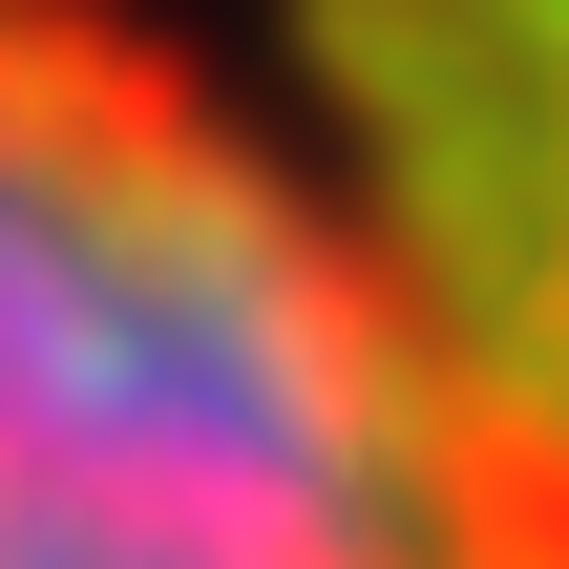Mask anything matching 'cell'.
I'll list each match as a JSON object with an SVG mask.
<instances>
[{
    "label": "cell",
    "mask_w": 569,
    "mask_h": 569,
    "mask_svg": "<svg viewBox=\"0 0 569 569\" xmlns=\"http://www.w3.org/2000/svg\"><path fill=\"white\" fill-rule=\"evenodd\" d=\"M0 569H569L359 211L127 0H0Z\"/></svg>",
    "instance_id": "1"
},
{
    "label": "cell",
    "mask_w": 569,
    "mask_h": 569,
    "mask_svg": "<svg viewBox=\"0 0 569 569\" xmlns=\"http://www.w3.org/2000/svg\"><path fill=\"white\" fill-rule=\"evenodd\" d=\"M338 211L569 528V0H317Z\"/></svg>",
    "instance_id": "2"
}]
</instances>
